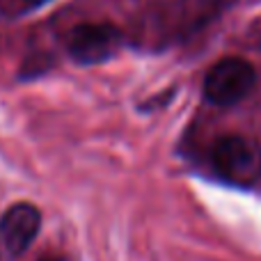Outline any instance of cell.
<instances>
[{
	"instance_id": "1",
	"label": "cell",
	"mask_w": 261,
	"mask_h": 261,
	"mask_svg": "<svg viewBox=\"0 0 261 261\" xmlns=\"http://www.w3.org/2000/svg\"><path fill=\"white\" fill-rule=\"evenodd\" d=\"M211 165L234 186H252L261 179V144L243 135H225L213 144Z\"/></svg>"
},
{
	"instance_id": "2",
	"label": "cell",
	"mask_w": 261,
	"mask_h": 261,
	"mask_svg": "<svg viewBox=\"0 0 261 261\" xmlns=\"http://www.w3.org/2000/svg\"><path fill=\"white\" fill-rule=\"evenodd\" d=\"M257 85V71L243 58H222L204 78V99L213 106H234Z\"/></svg>"
},
{
	"instance_id": "3",
	"label": "cell",
	"mask_w": 261,
	"mask_h": 261,
	"mask_svg": "<svg viewBox=\"0 0 261 261\" xmlns=\"http://www.w3.org/2000/svg\"><path fill=\"white\" fill-rule=\"evenodd\" d=\"M122 32L110 23H83L69 35V55L78 64H101L122 48Z\"/></svg>"
},
{
	"instance_id": "4",
	"label": "cell",
	"mask_w": 261,
	"mask_h": 261,
	"mask_svg": "<svg viewBox=\"0 0 261 261\" xmlns=\"http://www.w3.org/2000/svg\"><path fill=\"white\" fill-rule=\"evenodd\" d=\"M41 227V213L28 202L12 204L0 218V239L9 254H21L30 248Z\"/></svg>"
},
{
	"instance_id": "5",
	"label": "cell",
	"mask_w": 261,
	"mask_h": 261,
	"mask_svg": "<svg viewBox=\"0 0 261 261\" xmlns=\"http://www.w3.org/2000/svg\"><path fill=\"white\" fill-rule=\"evenodd\" d=\"M28 5H44V3H48V0H25Z\"/></svg>"
},
{
	"instance_id": "6",
	"label": "cell",
	"mask_w": 261,
	"mask_h": 261,
	"mask_svg": "<svg viewBox=\"0 0 261 261\" xmlns=\"http://www.w3.org/2000/svg\"><path fill=\"white\" fill-rule=\"evenodd\" d=\"M39 261H62V259H58V257H44V259H39Z\"/></svg>"
}]
</instances>
